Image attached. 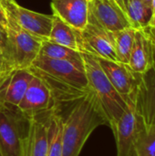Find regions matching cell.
I'll return each instance as SVG.
<instances>
[{
    "label": "cell",
    "mask_w": 155,
    "mask_h": 156,
    "mask_svg": "<svg viewBox=\"0 0 155 156\" xmlns=\"http://www.w3.org/2000/svg\"><path fill=\"white\" fill-rule=\"evenodd\" d=\"M29 69L48 84L58 107L71 103L90 90L83 58L53 59L37 55Z\"/></svg>",
    "instance_id": "1"
},
{
    "label": "cell",
    "mask_w": 155,
    "mask_h": 156,
    "mask_svg": "<svg viewBox=\"0 0 155 156\" xmlns=\"http://www.w3.org/2000/svg\"><path fill=\"white\" fill-rule=\"evenodd\" d=\"M69 104L71 107L64 119L62 156H79L90 134L101 125L109 126V122L91 89Z\"/></svg>",
    "instance_id": "2"
},
{
    "label": "cell",
    "mask_w": 155,
    "mask_h": 156,
    "mask_svg": "<svg viewBox=\"0 0 155 156\" xmlns=\"http://www.w3.org/2000/svg\"><path fill=\"white\" fill-rule=\"evenodd\" d=\"M85 71L90 88L98 97L107 117L109 127L112 129L127 108L125 100L112 86L100 68L96 57L82 53Z\"/></svg>",
    "instance_id": "3"
},
{
    "label": "cell",
    "mask_w": 155,
    "mask_h": 156,
    "mask_svg": "<svg viewBox=\"0 0 155 156\" xmlns=\"http://www.w3.org/2000/svg\"><path fill=\"white\" fill-rule=\"evenodd\" d=\"M8 37L7 50L5 61L9 70L15 69H29L37 57L42 39L23 29L13 17L5 13Z\"/></svg>",
    "instance_id": "4"
},
{
    "label": "cell",
    "mask_w": 155,
    "mask_h": 156,
    "mask_svg": "<svg viewBox=\"0 0 155 156\" xmlns=\"http://www.w3.org/2000/svg\"><path fill=\"white\" fill-rule=\"evenodd\" d=\"M29 120L16 106L0 104V155L21 156Z\"/></svg>",
    "instance_id": "5"
},
{
    "label": "cell",
    "mask_w": 155,
    "mask_h": 156,
    "mask_svg": "<svg viewBox=\"0 0 155 156\" xmlns=\"http://www.w3.org/2000/svg\"><path fill=\"white\" fill-rule=\"evenodd\" d=\"M133 94L127 99L125 112L111 129L116 142L117 156H132L135 144L145 128L136 107Z\"/></svg>",
    "instance_id": "6"
},
{
    "label": "cell",
    "mask_w": 155,
    "mask_h": 156,
    "mask_svg": "<svg viewBox=\"0 0 155 156\" xmlns=\"http://www.w3.org/2000/svg\"><path fill=\"white\" fill-rule=\"evenodd\" d=\"M78 41L79 52L96 58L118 61L113 45L112 32L104 29L90 16L86 27L81 31H78Z\"/></svg>",
    "instance_id": "7"
},
{
    "label": "cell",
    "mask_w": 155,
    "mask_h": 156,
    "mask_svg": "<svg viewBox=\"0 0 155 156\" xmlns=\"http://www.w3.org/2000/svg\"><path fill=\"white\" fill-rule=\"evenodd\" d=\"M17 108L29 120L59 107L48 84L43 79L35 75Z\"/></svg>",
    "instance_id": "8"
},
{
    "label": "cell",
    "mask_w": 155,
    "mask_h": 156,
    "mask_svg": "<svg viewBox=\"0 0 155 156\" xmlns=\"http://www.w3.org/2000/svg\"><path fill=\"white\" fill-rule=\"evenodd\" d=\"M0 4L5 12L13 17L23 29L42 40L48 38L53 15L48 16L32 11L21 6L16 0H0Z\"/></svg>",
    "instance_id": "9"
},
{
    "label": "cell",
    "mask_w": 155,
    "mask_h": 156,
    "mask_svg": "<svg viewBox=\"0 0 155 156\" xmlns=\"http://www.w3.org/2000/svg\"><path fill=\"white\" fill-rule=\"evenodd\" d=\"M89 16L110 32L132 27L127 14L112 0H89Z\"/></svg>",
    "instance_id": "10"
},
{
    "label": "cell",
    "mask_w": 155,
    "mask_h": 156,
    "mask_svg": "<svg viewBox=\"0 0 155 156\" xmlns=\"http://www.w3.org/2000/svg\"><path fill=\"white\" fill-rule=\"evenodd\" d=\"M100 68L115 90L127 100L136 90L141 75L132 70L128 64L96 58Z\"/></svg>",
    "instance_id": "11"
},
{
    "label": "cell",
    "mask_w": 155,
    "mask_h": 156,
    "mask_svg": "<svg viewBox=\"0 0 155 156\" xmlns=\"http://www.w3.org/2000/svg\"><path fill=\"white\" fill-rule=\"evenodd\" d=\"M55 110L29 119L27 133L22 143L21 156H48V129L50 115Z\"/></svg>",
    "instance_id": "12"
},
{
    "label": "cell",
    "mask_w": 155,
    "mask_h": 156,
    "mask_svg": "<svg viewBox=\"0 0 155 156\" xmlns=\"http://www.w3.org/2000/svg\"><path fill=\"white\" fill-rule=\"evenodd\" d=\"M133 97L144 126H155V63L141 75Z\"/></svg>",
    "instance_id": "13"
},
{
    "label": "cell",
    "mask_w": 155,
    "mask_h": 156,
    "mask_svg": "<svg viewBox=\"0 0 155 156\" xmlns=\"http://www.w3.org/2000/svg\"><path fill=\"white\" fill-rule=\"evenodd\" d=\"M34 73L29 69H15L0 80V104L17 107Z\"/></svg>",
    "instance_id": "14"
},
{
    "label": "cell",
    "mask_w": 155,
    "mask_h": 156,
    "mask_svg": "<svg viewBox=\"0 0 155 156\" xmlns=\"http://www.w3.org/2000/svg\"><path fill=\"white\" fill-rule=\"evenodd\" d=\"M53 15L77 31L88 24L89 0H51Z\"/></svg>",
    "instance_id": "15"
},
{
    "label": "cell",
    "mask_w": 155,
    "mask_h": 156,
    "mask_svg": "<svg viewBox=\"0 0 155 156\" xmlns=\"http://www.w3.org/2000/svg\"><path fill=\"white\" fill-rule=\"evenodd\" d=\"M155 63V52L153 45L143 29H136L129 60V67L137 74H143L152 69Z\"/></svg>",
    "instance_id": "16"
},
{
    "label": "cell",
    "mask_w": 155,
    "mask_h": 156,
    "mask_svg": "<svg viewBox=\"0 0 155 156\" xmlns=\"http://www.w3.org/2000/svg\"><path fill=\"white\" fill-rule=\"evenodd\" d=\"M48 40L79 51L78 41V31L53 15L51 30Z\"/></svg>",
    "instance_id": "17"
},
{
    "label": "cell",
    "mask_w": 155,
    "mask_h": 156,
    "mask_svg": "<svg viewBox=\"0 0 155 156\" xmlns=\"http://www.w3.org/2000/svg\"><path fill=\"white\" fill-rule=\"evenodd\" d=\"M64 119L59 114V108L50 115L48 129V156H62Z\"/></svg>",
    "instance_id": "18"
},
{
    "label": "cell",
    "mask_w": 155,
    "mask_h": 156,
    "mask_svg": "<svg viewBox=\"0 0 155 156\" xmlns=\"http://www.w3.org/2000/svg\"><path fill=\"white\" fill-rule=\"evenodd\" d=\"M128 18L131 26L135 29H142L149 25L152 17V7L143 0H124Z\"/></svg>",
    "instance_id": "19"
},
{
    "label": "cell",
    "mask_w": 155,
    "mask_h": 156,
    "mask_svg": "<svg viewBox=\"0 0 155 156\" xmlns=\"http://www.w3.org/2000/svg\"><path fill=\"white\" fill-rule=\"evenodd\" d=\"M135 28L130 27L119 31L112 32L113 45L119 62L128 64L133 45Z\"/></svg>",
    "instance_id": "20"
},
{
    "label": "cell",
    "mask_w": 155,
    "mask_h": 156,
    "mask_svg": "<svg viewBox=\"0 0 155 156\" xmlns=\"http://www.w3.org/2000/svg\"><path fill=\"white\" fill-rule=\"evenodd\" d=\"M38 55L53 59L82 60L81 52L59 44H56L48 39L42 41Z\"/></svg>",
    "instance_id": "21"
},
{
    "label": "cell",
    "mask_w": 155,
    "mask_h": 156,
    "mask_svg": "<svg viewBox=\"0 0 155 156\" xmlns=\"http://www.w3.org/2000/svg\"><path fill=\"white\" fill-rule=\"evenodd\" d=\"M132 156H155V126L143 129L135 144Z\"/></svg>",
    "instance_id": "22"
},
{
    "label": "cell",
    "mask_w": 155,
    "mask_h": 156,
    "mask_svg": "<svg viewBox=\"0 0 155 156\" xmlns=\"http://www.w3.org/2000/svg\"><path fill=\"white\" fill-rule=\"evenodd\" d=\"M144 33L146 34V36L149 37L152 45H153V50L155 52V27H152V26H146L145 27L142 28Z\"/></svg>",
    "instance_id": "23"
},
{
    "label": "cell",
    "mask_w": 155,
    "mask_h": 156,
    "mask_svg": "<svg viewBox=\"0 0 155 156\" xmlns=\"http://www.w3.org/2000/svg\"><path fill=\"white\" fill-rule=\"evenodd\" d=\"M9 71H11V70L8 69V68H7V66H6V63H5V58H4V57H3V54H2V52H1V50H0V80H1V78H2L4 75H5V74L8 73Z\"/></svg>",
    "instance_id": "24"
},
{
    "label": "cell",
    "mask_w": 155,
    "mask_h": 156,
    "mask_svg": "<svg viewBox=\"0 0 155 156\" xmlns=\"http://www.w3.org/2000/svg\"><path fill=\"white\" fill-rule=\"evenodd\" d=\"M0 25L6 26V16H5V12L4 8L2 7L0 4Z\"/></svg>",
    "instance_id": "25"
},
{
    "label": "cell",
    "mask_w": 155,
    "mask_h": 156,
    "mask_svg": "<svg viewBox=\"0 0 155 156\" xmlns=\"http://www.w3.org/2000/svg\"><path fill=\"white\" fill-rule=\"evenodd\" d=\"M112 1H114L116 4H118L119 5V6L127 14V12H126V7H125V2H124V0H112Z\"/></svg>",
    "instance_id": "26"
},
{
    "label": "cell",
    "mask_w": 155,
    "mask_h": 156,
    "mask_svg": "<svg viewBox=\"0 0 155 156\" xmlns=\"http://www.w3.org/2000/svg\"><path fill=\"white\" fill-rule=\"evenodd\" d=\"M149 26L155 27V13L152 16V17H151V20H150V22H149Z\"/></svg>",
    "instance_id": "27"
},
{
    "label": "cell",
    "mask_w": 155,
    "mask_h": 156,
    "mask_svg": "<svg viewBox=\"0 0 155 156\" xmlns=\"http://www.w3.org/2000/svg\"><path fill=\"white\" fill-rule=\"evenodd\" d=\"M151 6H152V13H153V15L155 13V0H152V5H151ZM152 15V16H153Z\"/></svg>",
    "instance_id": "28"
},
{
    "label": "cell",
    "mask_w": 155,
    "mask_h": 156,
    "mask_svg": "<svg viewBox=\"0 0 155 156\" xmlns=\"http://www.w3.org/2000/svg\"><path fill=\"white\" fill-rule=\"evenodd\" d=\"M0 156H1V155H0Z\"/></svg>",
    "instance_id": "29"
}]
</instances>
